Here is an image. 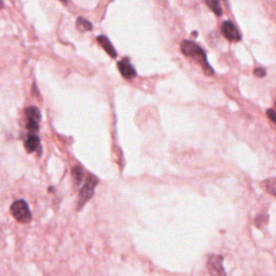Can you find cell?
I'll list each match as a JSON object with an SVG mask.
<instances>
[{
    "mask_svg": "<svg viewBox=\"0 0 276 276\" xmlns=\"http://www.w3.org/2000/svg\"><path fill=\"white\" fill-rule=\"evenodd\" d=\"M180 50L183 54H185L186 56L196 59L198 63L201 64L202 67L205 70V74H206V75H212L213 74L212 67H210L208 63H207L206 55H205V53L201 49V47H199L196 42L189 41V40H183L181 42V45H180Z\"/></svg>",
    "mask_w": 276,
    "mask_h": 276,
    "instance_id": "cell-1",
    "label": "cell"
},
{
    "mask_svg": "<svg viewBox=\"0 0 276 276\" xmlns=\"http://www.w3.org/2000/svg\"><path fill=\"white\" fill-rule=\"evenodd\" d=\"M11 214L21 224H28L31 220V213L24 200H18L11 205Z\"/></svg>",
    "mask_w": 276,
    "mask_h": 276,
    "instance_id": "cell-2",
    "label": "cell"
},
{
    "mask_svg": "<svg viewBox=\"0 0 276 276\" xmlns=\"http://www.w3.org/2000/svg\"><path fill=\"white\" fill-rule=\"evenodd\" d=\"M97 178L93 175H89L88 180H86L85 185L82 187L80 191V202H79V208H81L83 206V204L86 203L89 201V200L93 197L94 194V190H95V187L97 186Z\"/></svg>",
    "mask_w": 276,
    "mask_h": 276,
    "instance_id": "cell-3",
    "label": "cell"
},
{
    "mask_svg": "<svg viewBox=\"0 0 276 276\" xmlns=\"http://www.w3.org/2000/svg\"><path fill=\"white\" fill-rule=\"evenodd\" d=\"M221 30H223L224 36L230 41L236 42V41H240L242 39V36L239 32V30H237L235 25L230 21L224 22L223 26H221Z\"/></svg>",
    "mask_w": 276,
    "mask_h": 276,
    "instance_id": "cell-4",
    "label": "cell"
},
{
    "mask_svg": "<svg viewBox=\"0 0 276 276\" xmlns=\"http://www.w3.org/2000/svg\"><path fill=\"white\" fill-rule=\"evenodd\" d=\"M118 68H119V72H120L123 77L126 79H133L135 75H136V72H135L132 64L129 63L128 58H123L122 61L119 62Z\"/></svg>",
    "mask_w": 276,
    "mask_h": 276,
    "instance_id": "cell-5",
    "label": "cell"
},
{
    "mask_svg": "<svg viewBox=\"0 0 276 276\" xmlns=\"http://www.w3.org/2000/svg\"><path fill=\"white\" fill-rule=\"evenodd\" d=\"M223 259L218 256H213L209 258L208 261V268L210 270V273L212 274H221L224 275L226 272L223 270Z\"/></svg>",
    "mask_w": 276,
    "mask_h": 276,
    "instance_id": "cell-6",
    "label": "cell"
},
{
    "mask_svg": "<svg viewBox=\"0 0 276 276\" xmlns=\"http://www.w3.org/2000/svg\"><path fill=\"white\" fill-rule=\"evenodd\" d=\"M97 41H99L100 46L107 52L108 55L113 57V58L117 57V51H116V49H115V47L112 46V43L110 42V40L108 39V38H107L106 36H104V35L99 36V37H97Z\"/></svg>",
    "mask_w": 276,
    "mask_h": 276,
    "instance_id": "cell-7",
    "label": "cell"
},
{
    "mask_svg": "<svg viewBox=\"0 0 276 276\" xmlns=\"http://www.w3.org/2000/svg\"><path fill=\"white\" fill-rule=\"evenodd\" d=\"M40 146V139L35 134H30L25 139V149L28 153L35 152Z\"/></svg>",
    "mask_w": 276,
    "mask_h": 276,
    "instance_id": "cell-8",
    "label": "cell"
},
{
    "mask_svg": "<svg viewBox=\"0 0 276 276\" xmlns=\"http://www.w3.org/2000/svg\"><path fill=\"white\" fill-rule=\"evenodd\" d=\"M25 115L27 117V120H32V121H37L39 122L41 119V115H40V110L38 109L37 107H29L27 108L25 111Z\"/></svg>",
    "mask_w": 276,
    "mask_h": 276,
    "instance_id": "cell-9",
    "label": "cell"
},
{
    "mask_svg": "<svg viewBox=\"0 0 276 276\" xmlns=\"http://www.w3.org/2000/svg\"><path fill=\"white\" fill-rule=\"evenodd\" d=\"M75 25H77V28L81 31V32H85V31H90L93 28V25L90 21H88L84 18H78L77 22H75Z\"/></svg>",
    "mask_w": 276,
    "mask_h": 276,
    "instance_id": "cell-10",
    "label": "cell"
},
{
    "mask_svg": "<svg viewBox=\"0 0 276 276\" xmlns=\"http://www.w3.org/2000/svg\"><path fill=\"white\" fill-rule=\"evenodd\" d=\"M204 2L217 16H221V14H223V8H221L219 0H204Z\"/></svg>",
    "mask_w": 276,
    "mask_h": 276,
    "instance_id": "cell-11",
    "label": "cell"
},
{
    "mask_svg": "<svg viewBox=\"0 0 276 276\" xmlns=\"http://www.w3.org/2000/svg\"><path fill=\"white\" fill-rule=\"evenodd\" d=\"M73 176H74V178H75V181H77V182H80L81 180H82L83 173H82V171H81V169H80L79 166L74 167V170H73Z\"/></svg>",
    "mask_w": 276,
    "mask_h": 276,
    "instance_id": "cell-12",
    "label": "cell"
},
{
    "mask_svg": "<svg viewBox=\"0 0 276 276\" xmlns=\"http://www.w3.org/2000/svg\"><path fill=\"white\" fill-rule=\"evenodd\" d=\"M27 129L31 133H37L38 129H39V122L28 120V122H27Z\"/></svg>",
    "mask_w": 276,
    "mask_h": 276,
    "instance_id": "cell-13",
    "label": "cell"
},
{
    "mask_svg": "<svg viewBox=\"0 0 276 276\" xmlns=\"http://www.w3.org/2000/svg\"><path fill=\"white\" fill-rule=\"evenodd\" d=\"M253 74H255V75L258 78H263L264 75H267V72H266V69L260 67V68H256L255 72H253Z\"/></svg>",
    "mask_w": 276,
    "mask_h": 276,
    "instance_id": "cell-14",
    "label": "cell"
},
{
    "mask_svg": "<svg viewBox=\"0 0 276 276\" xmlns=\"http://www.w3.org/2000/svg\"><path fill=\"white\" fill-rule=\"evenodd\" d=\"M268 116L270 117V119H271V121L272 122H275L276 121V118H275V112L273 109H270L268 110Z\"/></svg>",
    "mask_w": 276,
    "mask_h": 276,
    "instance_id": "cell-15",
    "label": "cell"
},
{
    "mask_svg": "<svg viewBox=\"0 0 276 276\" xmlns=\"http://www.w3.org/2000/svg\"><path fill=\"white\" fill-rule=\"evenodd\" d=\"M3 7H4V5H3V2L1 1V0H0V9H2Z\"/></svg>",
    "mask_w": 276,
    "mask_h": 276,
    "instance_id": "cell-16",
    "label": "cell"
},
{
    "mask_svg": "<svg viewBox=\"0 0 276 276\" xmlns=\"http://www.w3.org/2000/svg\"><path fill=\"white\" fill-rule=\"evenodd\" d=\"M59 1H62V2H64V3H67L68 0H59Z\"/></svg>",
    "mask_w": 276,
    "mask_h": 276,
    "instance_id": "cell-17",
    "label": "cell"
}]
</instances>
